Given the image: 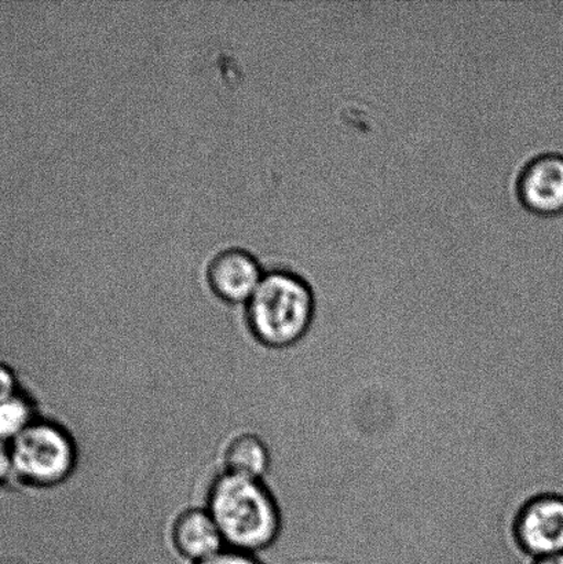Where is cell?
Returning <instances> with one entry per match:
<instances>
[{
    "label": "cell",
    "mask_w": 563,
    "mask_h": 564,
    "mask_svg": "<svg viewBox=\"0 0 563 564\" xmlns=\"http://www.w3.org/2000/svg\"><path fill=\"white\" fill-rule=\"evenodd\" d=\"M206 508L228 549L262 555L278 543L281 512L267 482L220 473L209 488Z\"/></svg>",
    "instance_id": "obj_1"
},
{
    "label": "cell",
    "mask_w": 563,
    "mask_h": 564,
    "mask_svg": "<svg viewBox=\"0 0 563 564\" xmlns=\"http://www.w3.org/2000/svg\"><path fill=\"white\" fill-rule=\"evenodd\" d=\"M316 292L305 275L286 268L264 272L242 314L259 345L272 350L295 346L316 315Z\"/></svg>",
    "instance_id": "obj_2"
},
{
    "label": "cell",
    "mask_w": 563,
    "mask_h": 564,
    "mask_svg": "<svg viewBox=\"0 0 563 564\" xmlns=\"http://www.w3.org/2000/svg\"><path fill=\"white\" fill-rule=\"evenodd\" d=\"M13 484L17 489L53 490L75 477L80 463L79 445L65 425L39 417L11 442Z\"/></svg>",
    "instance_id": "obj_3"
},
{
    "label": "cell",
    "mask_w": 563,
    "mask_h": 564,
    "mask_svg": "<svg viewBox=\"0 0 563 564\" xmlns=\"http://www.w3.org/2000/svg\"><path fill=\"white\" fill-rule=\"evenodd\" d=\"M263 274L262 264L252 252L231 247L209 261L207 282L209 291L219 302L228 306H246Z\"/></svg>",
    "instance_id": "obj_4"
},
{
    "label": "cell",
    "mask_w": 563,
    "mask_h": 564,
    "mask_svg": "<svg viewBox=\"0 0 563 564\" xmlns=\"http://www.w3.org/2000/svg\"><path fill=\"white\" fill-rule=\"evenodd\" d=\"M517 195L523 207L538 215L563 213V154H537L520 171Z\"/></svg>",
    "instance_id": "obj_5"
},
{
    "label": "cell",
    "mask_w": 563,
    "mask_h": 564,
    "mask_svg": "<svg viewBox=\"0 0 563 564\" xmlns=\"http://www.w3.org/2000/svg\"><path fill=\"white\" fill-rule=\"evenodd\" d=\"M518 540L529 555L540 557L563 554V499L544 496L522 511L517 527Z\"/></svg>",
    "instance_id": "obj_6"
},
{
    "label": "cell",
    "mask_w": 563,
    "mask_h": 564,
    "mask_svg": "<svg viewBox=\"0 0 563 564\" xmlns=\"http://www.w3.org/2000/svg\"><path fill=\"white\" fill-rule=\"evenodd\" d=\"M170 540L176 554L192 564L226 549L223 534L206 507H191L180 512L171 523Z\"/></svg>",
    "instance_id": "obj_7"
},
{
    "label": "cell",
    "mask_w": 563,
    "mask_h": 564,
    "mask_svg": "<svg viewBox=\"0 0 563 564\" xmlns=\"http://www.w3.org/2000/svg\"><path fill=\"white\" fill-rule=\"evenodd\" d=\"M220 469L235 477L268 482L273 471V455L261 435L245 431L226 442Z\"/></svg>",
    "instance_id": "obj_8"
},
{
    "label": "cell",
    "mask_w": 563,
    "mask_h": 564,
    "mask_svg": "<svg viewBox=\"0 0 563 564\" xmlns=\"http://www.w3.org/2000/svg\"><path fill=\"white\" fill-rule=\"evenodd\" d=\"M41 416L36 398L26 389L0 401V440L11 444Z\"/></svg>",
    "instance_id": "obj_9"
},
{
    "label": "cell",
    "mask_w": 563,
    "mask_h": 564,
    "mask_svg": "<svg viewBox=\"0 0 563 564\" xmlns=\"http://www.w3.org/2000/svg\"><path fill=\"white\" fill-rule=\"evenodd\" d=\"M24 389L19 370L9 362L0 361V401L8 400Z\"/></svg>",
    "instance_id": "obj_10"
},
{
    "label": "cell",
    "mask_w": 563,
    "mask_h": 564,
    "mask_svg": "<svg viewBox=\"0 0 563 564\" xmlns=\"http://www.w3.org/2000/svg\"><path fill=\"white\" fill-rule=\"evenodd\" d=\"M195 564H263L261 557L248 552L231 550L226 546L218 554L209 556L208 560Z\"/></svg>",
    "instance_id": "obj_11"
},
{
    "label": "cell",
    "mask_w": 563,
    "mask_h": 564,
    "mask_svg": "<svg viewBox=\"0 0 563 564\" xmlns=\"http://www.w3.org/2000/svg\"><path fill=\"white\" fill-rule=\"evenodd\" d=\"M13 484V462L10 444L0 440V490L11 488Z\"/></svg>",
    "instance_id": "obj_12"
},
{
    "label": "cell",
    "mask_w": 563,
    "mask_h": 564,
    "mask_svg": "<svg viewBox=\"0 0 563 564\" xmlns=\"http://www.w3.org/2000/svg\"><path fill=\"white\" fill-rule=\"evenodd\" d=\"M534 564H563V554L540 557Z\"/></svg>",
    "instance_id": "obj_13"
}]
</instances>
